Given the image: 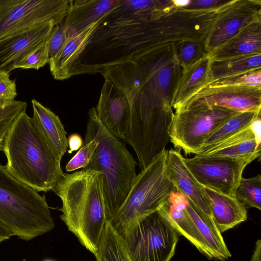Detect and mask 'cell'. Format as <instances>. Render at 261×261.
Returning <instances> with one entry per match:
<instances>
[{
  "label": "cell",
  "mask_w": 261,
  "mask_h": 261,
  "mask_svg": "<svg viewBox=\"0 0 261 261\" xmlns=\"http://www.w3.org/2000/svg\"><path fill=\"white\" fill-rule=\"evenodd\" d=\"M53 191L62 202L60 218L95 256L107 222L101 172L63 173Z\"/></svg>",
  "instance_id": "6da1fadb"
},
{
  "label": "cell",
  "mask_w": 261,
  "mask_h": 261,
  "mask_svg": "<svg viewBox=\"0 0 261 261\" xmlns=\"http://www.w3.org/2000/svg\"><path fill=\"white\" fill-rule=\"evenodd\" d=\"M4 166L18 181L37 192L53 191L63 172L61 161L36 129L25 111L14 120L4 139Z\"/></svg>",
  "instance_id": "7a4b0ae2"
},
{
  "label": "cell",
  "mask_w": 261,
  "mask_h": 261,
  "mask_svg": "<svg viewBox=\"0 0 261 261\" xmlns=\"http://www.w3.org/2000/svg\"><path fill=\"white\" fill-rule=\"evenodd\" d=\"M96 140L98 144L89 164L84 169L101 172L107 220L110 221L125 200L136 176L137 163L118 139L100 121L95 107L88 112L84 141Z\"/></svg>",
  "instance_id": "3957f363"
},
{
  "label": "cell",
  "mask_w": 261,
  "mask_h": 261,
  "mask_svg": "<svg viewBox=\"0 0 261 261\" xmlns=\"http://www.w3.org/2000/svg\"><path fill=\"white\" fill-rule=\"evenodd\" d=\"M0 223L12 237L26 241L55 226L45 195L18 181L1 164Z\"/></svg>",
  "instance_id": "277c9868"
},
{
  "label": "cell",
  "mask_w": 261,
  "mask_h": 261,
  "mask_svg": "<svg viewBox=\"0 0 261 261\" xmlns=\"http://www.w3.org/2000/svg\"><path fill=\"white\" fill-rule=\"evenodd\" d=\"M167 154L165 149L135 177L125 200L109 221L119 235L159 210L176 191L167 174Z\"/></svg>",
  "instance_id": "5b68a950"
},
{
  "label": "cell",
  "mask_w": 261,
  "mask_h": 261,
  "mask_svg": "<svg viewBox=\"0 0 261 261\" xmlns=\"http://www.w3.org/2000/svg\"><path fill=\"white\" fill-rule=\"evenodd\" d=\"M179 235L162 207L119 236L132 261H170Z\"/></svg>",
  "instance_id": "8992f818"
},
{
  "label": "cell",
  "mask_w": 261,
  "mask_h": 261,
  "mask_svg": "<svg viewBox=\"0 0 261 261\" xmlns=\"http://www.w3.org/2000/svg\"><path fill=\"white\" fill-rule=\"evenodd\" d=\"M227 108L208 105L189 107L173 114L169 129L170 141L185 154L201 151L208 137L238 113Z\"/></svg>",
  "instance_id": "52a82bcc"
},
{
  "label": "cell",
  "mask_w": 261,
  "mask_h": 261,
  "mask_svg": "<svg viewBox=\"0 0 261 261\" xmlns=\"http://www.w3.org/2000/svg\"><path fill=\"white\" fill-rule=\"evenodd\" d=\"M71 1L0 0V40L48 21L62 23Z\"/></svg>",
  "instance_id": "ba28073f"
},
{
  "label": "cell",
  "mask_w": 261,
  "mask_h": 261,
  "mask_svg": "<svg viewBox=\"0 0 261 261\" xmlns=\"http://www.w3.org/2000/svg\"><path fill=\"white\" fill-rule=\"evenodd\" d=\"M260 155V151L243 157L195 155L192 158H184V162L202 186L235 198L244 170Z\"/></svg>",
  "instance_id": "9c48e42d"
},
{
  "label": "cell",
  "mask_w": 261,
  "mask_h": 261,
  "mask_svg": "<svg viewBox=\"0 0 261 261\" xmlns=\"http://www.w3.org/2000/svg\"><path fill=\"white\" fill-rule=\"evenodd\" d=\"M260 1L230 0L219 8L205 40L207 54L222 45L252 22L261 20Z\"/></svg>",
  "instance_id": "30bf717a"
},
{
  "label": "cell",
  "mask_w": 261,
  "mask_h": 261,
  "mask_svg": "<svg viewBox=\"0 0 261 261\" xmlns=\"http://www.w3.org/2000/svg\"><path fill=\"white\" fill-rule=\"evenodd\" d=\"M198 105L220 106L241 112L259 111L261 108V88L238 85L208 86L175 111Z\"/></svg>",
  "instance_id": "8fae6325"
},
{
  "label": "cell",
  "mask_w": 261,
  "mask_h": 261,
  "mask_svg": "<svg viewBox=\"0 0 261 261\" xmlns=\"http://www.w3.org/2000/svg\"><path fill=\"white\" fill-rule=\"evenodd\" d=\"M95 109L106 129L115 138L123 139L129 125V106L123 92L109 80L105 79Z\"/></svg>",
  "instance_id": "7c38bea8"
},
{
  "label": "cell",
  "mask_w": 261,
  "mask_h": 261,
  "mask_svg": "<svg viewBox=\"0 0 261 261\" xmlns=\"http://www.w3.org/2000/svg\"><path fill=\"white\" fill-rule=\"evenodd\" d=\"M166 172L176 191L189 199L202 213L212 218L204 187L194 177L184 162L179 150H168Z\"/></svg>",
  "instance_id": "4fadbf2b"
},
{
  "label": "cell",
  "mask_w": 261,
  "mask_h": 261,
  "mask_svg": "<svg viewBox=\"0 0 261 261\" xmlns=\"http://www.w3.org/2000/svg\"><path fill=\"white\" fill-rule=\"evenodd\" d=\"M54 21L0 40V70L9 73L15 64L33 48L48 39Z\"/></svg>",
  "instance_id": "5bb4252c"
},
{
  "label": "cell",
  "mask_w": 261,
  "mask_h": 261,
  "mask_svg": "<svg viewBox=\"0 0 261 261\" xmlns=\"http://www.w3.org/2000/svg\"><path fill=\"white\" fill-rule=\"evenodd\" d=\"M34 125L56 158L61 161L68 148L67 133L59 116L35 99L32 100Z\"/></svg>",
  "instance_id": "9a60e30c"
},
{
  "label": "cell",
  "mask_w": 261,
  "mask_h": 261,
  "mask_svg": "<svg viewBox=\"0 0 261 261\" xmlns=\"http://www.w3.org/2000/svg\"><path fill=\"white\" fill-rule=\"evenodd\" d=\"M210 60L207 55L182 67L174 87L171 105L175 111L200 90L207 87Z\"/></svg>",
  "instance_id": "2e32d148"
},
{
  "label": "cell",
  "mask_w": 261,
  "mask_h": 261,
  "mask_svg": "<svg viewBox=\"0 0 261 261\" xmlns=\"http://www.w3.org/2000/svg\"><path fill=\"white\" fill-rule=\"evenodd\" d=\"M102 18L81 32L68 35L62 48L48 63L50 72L55 80H64L72 77L71 71L73 64L87 46Z\"/></svg>",
  "instance_id": "e0dca14e"
},
{
  "label": "cell",
  "mask_w": 261,
  "mask_h": 261,
  "mask_svg": "<svg viewBox=\"0 0 261 261\" xmlns=\"http://www.w3.org/2000/svg\"><path fill=\"white\" fill-rule=\"evenodd\" d=\"M121 0H71L63 24L69 35L81 32L115 8Z\"/></svg>",
  "instance_id": "ac0fdd59"
},
{
  "label": "cell",
  "mask_w": 261,
  "mask_h": 261,
  "mask_svg": "<svg viewBox=\"0 0 261 261\" xmlns=\"http://www.w3.org/2000/svg\"><path fill=\"white\" fill-rule=\"evenodd\" d=\"M252 55H261V20L248 24L207 56L216 60Z\"/></svg>",
  "instance_id": "d6986e66"
},
{
  "label": "cell",
  "mask_w": 261,
  "mask_h": 261,
  "mask_svg": "<svg viewBox=\"0 0 261 261\" xmlns=\"http://www.w3.org/2000/svg\"><path fill=\"white\" fill-rule=\"evenodd\" d=\"M212 218L221 233L246 220V206L236 198L204 187Z\"/></svg>",
  "instance_id": "ffe728a7"
},
{
  "label": "cell",
  "mask_w": 261,
  "mask_h": 261,
  "mask_svg": "<svg viewBox=\"0 0 261 261\" xmlns=\"http://www.w3.org/2000/svg\"><path fill=\"white\" fill-rule=\"evenodd\" d=\"M185 196L177 191L173 192L163 206L174 228L197 249L209 258L204 241L186 207Z\"/></svg>",
  "instance_id": "44dd1931"
},
{
  "label": "cell",
  "mask_w": 261,
  "mask_h": 261,
  "mask_svg": "<svg viewBox=\"0 0 261 261\" xmlns=\"http://www.w3.org/2000/svg\"><path fill=\"white\" fill-rule=\"evenodd\" d=\"M251 125L243 130L203 148L196 154L205 157H243L260 151Z\"/></svg>",
  "instance_id": "7402d4cb"
},
{
  "label": "cell",
  "mask_w": 261,
  "mask_h": 261,
  "mask_svg": "<svg viewBox=\"0 0 261 261\" xmlns=\"http://www.w3.org/2000/svg\"><path fill=\"white\" fill-rule=\"evenodd\" d=\"M185 198L186 209L204 241L209 258L224 261L231 257V254L213 218L202 213L189 199Z\"/></svg>",
  "instance_id": "603a6c76"
},
{
  "label": "cell",
  "mask_w": 261,
  "mask_h": 261,
  "mask_svg": "<svg viewBox=\"0 0 261 261\" xmlns=\"http://www.w3.org/2000/svg\"><path fill=\"white\" fill-rule=\"evenodd\" d=\"M258 69H261V55L243 56L216 60H210L208 84L210 85L218 80Z\"/></svg>",
  "instance_id": "cb8c5ba5"
},
{
  "label": "cell",
  "mask_w": 261,
  "mask_h": 261,
  "mask_svg": "<svg viewBox=\"0 0 261 261\" xmlns=\"http://www.w3.org/2000/svg\"><path fill=\"white\" fill-rule=\"evenodd\" d=\"M96 261H132L121 237L107 221L101 239Z\"/></svg>",
  "instance_id": "d4e9b609"
},
{
  "label": "cell",
  "mask_w": 261,
  "mask_h": 261,
  "mask_svg": "<svg viewBox=\"0 0 261 261\" xmlns=\"http://www.w3.org/2000/svg\"><path fill=\"white\" fill-rule=\"evenodd\" d=\"M260 115V110L239 112L224 123L208 137L203 149L247 128Z\"/></svg>",
  "instance_id": "484cf974"
},
{
  "label": "cell",
  "mask_w": 261,
  "mask_h": 261,
  "mask_svg": "<svg viewBox=\"0 0 261 261\" xmlns=\"http://www.w3.org/2000/svg\"><path fill=\"white\" fill-rule=\"evenodd\" d=\"M235 198L245 206L261 210V176L242 177L237 187Z\"/></svg>",
  "instance_id": "4316f807"
},
{
  "label": "cell",
  "mask_w": 261,
  "mask_h": 261,
  "mask_svg": "<svg viewBox=\"0 0 261 261\" xmlns=\"http://www.w3.org/2000/svg\"><path fill=\"white\" fill-rule=\"evenodd\" d=\"M205 40L191 38L179 41L174 47V55L179 65L186 66L207 55Z\"/></svg>",
  "instance_id": "83f0119b"
},
{
  "label": "cell",
  "mask_w": 261,
  "mask_h": 261,
  "mask_svg": "<svg viewBox=\"0 0 261 261\" xmlns=\"http://www.w3.org/2000/svg\"><path fill=\"white\" fill-rule=\"evenodd\" d=\"M47 40L42 42L25 55L15 64L14 69L23 68L38 70L48 63L49 60Z\"/></svg>",
  "instance_id": "f1b7e54d"
},
{
  "label": "cell",
  "mask_w": 261,
  "mask_h": 261,
  "mask_svg": "<svg viewBox=\"0 0 261 261\" xmlns=\"http://www.w3.org/2000/svg\"><path fill=\"white\" fill-rule=\"evenodd\" d=\"M27 107L25 102L15 100L6 108H0V150L2 151L4 138L12 123Z\"/></svg>",
  "instance_id": "f546056e"
},
{
  "label": "cell",
  "mask_w": 261,
  "mask_h": 261,
  "mask_svg": "<svg viewBox=\"0 0 261 261\" xmlns=\"http://www.w3.org/2000/svg\"><path fill=\"white\" fill-rule=\"evenodd\" d=\"M98 144L96 140L83 141L82 146L71 159L65 167L67 172L85 168L90 163L92 155Z\"/></svg>",
  "instance_id": "4dcf8cb0"
},
{
  "label": "cell",
  "mask_w": 261,
  "mask_h": 261,
  "mask_svg": "<svg viewBox=\"0 0 261 261\" xmlns=\"http://www.w3.org/2000/svg\"><path fill=\"white\" fill-rule=\"evenodd\" d=\"M228 85L247 86L261 88V69L221 79L212 83L208 86Z\"/></svg>",
  "instance_id": "1f68e13d"
},
{
  "label": "cell",
  "mask_w": 261,
  "mask_h": 261,
  "mask_svg": "<svg viewBox=\"0 0 261 261\" xmlns=\"http://www.w3.org/2000/svg\"><path fill=\"white\" fill-rule=\"evenodd\" d=\"M63 22L54 27L47 40L48 55L49 60L56 56L63 47L68 37V29Z\"/></svg>",
  "instance_id": "d6a6232c"
},
{
  "label": "cell",
  "mask_w": 261,
  "mask_h": 261,
  "mask_svg": "<svg viewBox=\"0 0 261 261\" xmlns=\"http://www.w3.org/2000/svg\"><path fill=\"white\" fill-rule=\"evenodd\" d=\"M17 95L15 80L10 79L9 73L0 70V108H6L13 103Z\"/></svg>",
  "instance_id": "836d02e7"
},
{
  "label": "cell",
  "mask_w": 261,
  "mask_h": 261,
  "mask_svg": "<svg viewBox=\"0 0 261 261\" xmlns=\"http://www.w3.org/2000/svg\"><path fill=\"white\" fill-rule=\"evenodd\" d=\"M229 0H193L184 9L188 10H217L228 3Z\"/></svg>",
  "instance_id": "e575fe53"
},
{
  "label": "cell",
  "mask_w": 261,
  "mask_h": 261,
  "mask_svg": "<svg viewBox=\"0 0 261 261\" xmlns=\"http://www.w3.org/2000/svg\"><path fill=\"white\" fill-rule=\"evenodd\" d=\"M67 140L68 146L69 147V150L68 151L69 153H71L73 151L80 149L83 144L82 137L77 134L70 135Z\"/></svg>",
  "instance_id": "d590c367"
},
{
  "label": "cell",
  "mask_w": 261,
  "mask_h": 261,
  "mask_svg": "<svg viewBox=\"0 0 261 261\" xmlns=\"http://www.w3.org/2000/svg\"><path fill=\"white\" fill-rule=\"evenodd\" d=\"M260 115H259L251 124V127L255 135L257 143L260 145Z\"/></svg>",
  "instance_id": "8d00e7d4"
},
{
  "label": "cell",
  "mask_w": 261,
  "mask_h": 261,
  "mask_svg": "<svg viewBox=\"0 0 261 261\" xmlns=\"http://www.w3.org/2000/svg\"><path fill=\"white\" fill-rule=\"evenodd\" d=\"M251 261H261V240L259 239L256 242Z\"/></svg>",
  "instance_id": "74e56055"
},
{
  "label": "cell",
  "mask_w": 261,
  "mask_h": 261,
  "mask_svg": "<svg viewBox=\"0 0 261 261\" xmlns=\"http://www.w3.org/2000/svg\"><path fill=\"white\" fill-rule=\"evenodd\" d=\"M12 237L9 231L0 223V243Z\"/></svg>",
  "instance_id": "f35d334b"
},
{
  "label": "cell",
  "mask_w": 261,
  "mask_h": 261,
  "mask_svg": "<svg viewBox=\"0 0 261 261\" xmlns=\"http://www.w3.org/2000/svg\"><path fill=\"white\" fill-rule=\"evenodd\" d=\"M43 261H54V260H51V259H45V260H44Z\"/></svg>",
  "instance_id": "ab89813d"
},
{
  "label": "cell",
  "mask_w": 261,
  "mask_h": 261,
  "mask_svg": "<svg viewBox=\"0 0 261 261\" xmlns=\"http://www.w3.org/2000/svg\"><path fill=\"white\" fill-rule=\"evenodd\" d=\"M21 261H27V260L25 259H23Z\"/></svg>",
  "instance_id": "60d3db41"
}]
</instances>
